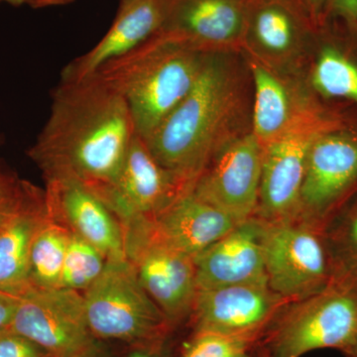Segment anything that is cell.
Here are the masks:
<instances>
[{
  "mask_svg": "<svg viewBox=\"0 0 357 357\" xmlns=\"http://www.w3.org/2000/svg\"><path fill=\"white\" fill-rule=\"evenodd\" d=\"M324 20L335 21L357 33V0H328Z\"/></svg>",
  "mask_w": 357,
  "mask_h": 357,
  "instance_id": "obj_28",
  "label": "cell"
},
{
  "mask_svg": "<svg viewBox=\"0 0 357 357\" xmlns=\"http://www.w3.org/2000/svg\"><path fill=\"white\" fill-rule=\"evenodd\" d=\"M314 27L297 0H252L243 49L277 70L311 44Z\"/></svg>",
  "mask_w": 357,
  "mask_h": 357,
  "instance_id": "obj_17",
  "label": "cell"
},
{
  "mask_svg": "<svg viewBox=\"0 0 357 357\" xmlns=\"http://www.w3.org/2000/svg\"><path fill=\"white\" fill-rule=\"evenodd\" d=\"M259 344L251 338L194 332L181 357H255Z\"/></svg>",
  "mask_w": 357,
  "mask_h": 357,
  "instance_id": "obj_26",
  "label": "cell"
},
{
  "mask_svg": "<svg viewBox=\"0 0 357 357\" xmlns=\"http://www.w3.org/2000/svg\"><path fill=\"white\" fill-rule=\"evenodd\" d=\"M75 0H24L25 6L34 9L48 8V7L64 6L72 3Z\"/></svg>",
  "mask_w": 357,
  "mask_h": 357,
  "instance_id": "obj_33",
  "label": "cell"
},
{
  "mask_svg": "<svg viewBox=\"0 0 357 357\" xmlns=\"http://www.w3.org/2000/svg\"><path fill=\"white\" fill-rule=\"evenodd\" d=\"M232 52H210L188 95L146 141L150 151L194 185L211 158L236 132L246 107V81Z\"/></svg>",
  "mask_w": 357,
  "mask_h": 357,
  "instance_id": "obj_2",
  "label": "cell"
},
{
  "mask_svg": "<svg viewBox=\"0 0 357 357\" xmlns=\"http://www.w3.org/2000/svg\"><path fill=\"white\" fill-rule=\"evenodd\" d=\"M136 134L126 100L100 77L61 81L28 156L44 178H74L95 189L115 177Z\"/></svg>",
  "mask_w": 357,
  "mask_h": 357,
  "instance_id": "obj_1",
  "label": "cell"
},
{
  "mask_svg": "<svg viewBox=\"0 0 357 357\" xmlns=\"http://www.w3.org/2000/svg\"><path fill=\"white\" fill-rule=\"evenodd\" d=\"M93 351L88 352V354H82V356H75V357H93Z\"/></svg>",
  "mask_w": 357,
  "mask_h": 357,
  "instance_id": "obj_37",
  "label": "cell"
},
{
  "mask_svg": "<svg viewBox=\"0 0 357 357\" xmlns=\"http://www.w3.org/2000/svg\"><path fill=\"white\" fill-rule=\"evenodd\" d=\"M357 196V129L351 124L321 134L312 143L296 220L325 232Z\"/></svg>",
  "mask_w": 357,
  "mask_h": 357,
  "instance_id": "obj_9",
  "label": "cell"
},
{
  "mask_svg": "<svg viewBox=\"0 0 357 357\" xmlns=\"http://www.w3.org/2000/svg\"><path fill=\"white\" fill-rule=\"evenodd\" d=\"M357 335V280L338 277L316 295L291 302L259 344L271 357H301L321 349L344 352Z\"/></svg>",
  "mask_w": 357,
  "mask_h": 357,
  "instance_id": "obj_4",
  "label": "cell"
},
{
  "mask_svg": "<svg viewBox=\"0 0 357 357\" xmlns=\"http://www.w3.org/2000/svg\"><path fill=\"white\" fill-rule=\"evenodd\" d=\"M70 232L50 218L42 225L32 244L28 267V286L61 288L63 268Z\"/></svg>",
  "mask_w": 357,
  "mask_h": 357,
  "instance_id": "obj_23",
  "label": "cell"
},
{
  "mask_svg": "<svg viewBox=\"0 0 357 357\" xmlns=\"http://www.w3.org/2000/svg\"><path fill=\"white\" fill-rule=\"evenodd\" d=\"M126 1V0H119V2Z\"/></svg>",
  "mask_w": 357,
  "mask_h": 357,
  "instance_id": "obj_38",
  "label": "cell"
},
{
  "mask_svg": "<svg viewBox=\"0 0 357 357\" xmlns=\"http://www.w3.org/2000/svg\"><path fill=\"white\" fill-rule=\"evenodd\" d=\"M252 0H169L158 33L210 53L243 49Z\"/></svg>",
  "mask_w": 357,
  "mask_h": 357,
  "instance_id": "obj_15",
  "label": "cell"
},
{
  "mask_svg": "<svg viewBox=\"0 0 357 357\" xmlns=\"http://www.w3.org/2000/svg\"><path fill=\"white\" fill-rule=\"evenodd\" d=\"M264 259L268 286L290 302L321 292L335 279L325 232L296 218L266 222Z\"/></svg>",
  "mask_w": 357,
  "mask_h": 357,
  "instance_id": "obj_7",
  "label": "cell"
},
{
  "mask_svg": "<svg viewBox=\"0 0 357 357\" xmlns=\"http://www.w3.org/2000/svg\"><path fill=\"white\" fill-rule=\"evenodd\" d=\"M206 55L157 33L95 75L123 98L136 133L147 139L191 91Z\"/></svg>",
  "mask_w": 357,
  "mask_h": 357,
  "instance_id": "obj_3",
  "label": "cell"
},
{
  "mask_svg": "<svg viewBox=\"0 0 357 357\" xmlns=\"http://www.w3.org/2000/svg\"><path fill=\"white\" fill-rule=\"evenodd\" d=\"M325 236L335 278L357 274V196L330 223Z\"/></svg>",
  "mask_w": 357,
  "mask_h": 357,
  "instance_id": "obj_24",
  "label": "cell"
},
{
  "mask_svg": "<svg viewBox=\"0 0 357 357\" xmlns=\"http://www.w3.org/2000/svg\"><path fill=\"white\" fill-rule=\"evenodd\" d=\"M314 26L321 24L328 0H297Z\"/></svg>",
  "mask_w": 357,
  "mask_h": 357,
  "instance_id": "obj_31",
  "label": "cell"
},
{
  "mask_svg": "<svg viewBox=\"0 0 357 357\" xmlns=\"http://www.w3.org/2000/svg\"><path fill=\"white\" fill-rule=\"evenodd\" d=\"M354 276H356V280H357V274L354 275Z\"/></svg>",
  "mask_w": 357,
  "mask_h": 357,
  "instance_id": "obj_39",
  "label": "cell"
},
{
  "mask_svg": "<svg viewBox=\"0 0 357 357\" xmlns=\"http://www.w3.org/2000/svg\"><path fill=\"white\" fill-rule=\"evenodd\" d=\"M83 295L86 321L95 338L133 347L162 344L174 326L126 258L107 261L100 278Z\"/></svg>",
  "mask_w": 357,
  "mask_h": 357,
  "instance_id": "obj_5",
  "label": "cell"
},
{
  "mask_svg": "<svg viewBox=\"0 0 357 357\" xmlns=\"http://www.w3.org/2000/svg\"><path fill=\"white\" fill-rule=\"evenodd\" d=\"M257 356L258 357H271L269 356V354H267L266 351H263V349H259V347H258V349H257Z\"/></svg>",
  "mask_w": 357,
  "mask_h": 357,
  "instance_id": "obj_36",
  "label": "cell"
},
{
  "mask_svg": "<svg viewBox=\"0 0 357 357\" xmlns=\"http://www.w3.org/2000/svg\"><path fill=\"white\" fill-rule=\"evenodd\" d=\"M123 227L126 258L142 287L173 326L189 319L199 291L194 258L160 239L151 220Z\"/></svg>",
  "mask_w": 357,
  "mask_h": 357,
  "instance_id": "obj_8",
  "label": "cell"
},
{
  "mask_svg": "<svg viewBox=\"0 0 357 357\" xmlns=\"http://www.w3.org/2000/svg\"><path fill=\"white\" fill-rule=\"evenodd\" d=\"M290 303L268 285L199 290L189 319L194 332L251 338L260 342Z\"/></svg>",
  "mask_w": 357,
  "mask_h": 357,
  "instance_id": "obj_13",
  "label": "cell"
},
{
  "mask_svg": "<svg viewBox=\"0 0 357 357\" xmlns=\"http://www.w3.org/2000/svg\"><path fill=\"white\" fill-rule=\"evenodd\" d=\"M266 222L243 220L194 258L199 290L236 285H268L264 259Z\"/></svg>",
  "mask_w": 357,
  "mask_h": 357,
  "instance_id": "obj_16",
  "label": "cell"
},
{
  "mask_svg": "<svg viewBox=\"0 0 357 357\" xmlns=\"http://www.w3.org/2000/svg\"><path fill=\"white\" fill-rule=\"evenodd\" d=\"M169 0H126L119 2L114 22L100 41L69 63L61 81L77 82L96 74L103 66L122 57L161 30Z\"/></svg>",
  "mask_w": 357,
  "mask_h": 357,
  "instance_id": "obj_18",
  "label": "cell"
},
{
  "mask_svg": "<svg viewBox=\"0 0 357 357\" xmlns=\"http://www.w3.org/2000/svg\"><path fill=\"white\" fill-rule=\"evenodd\" d=\"M248 70L253 82L252 132L262 145L287 131L319 103L295 96L278 70L250 57Z\"/></svg>",
  "mask_w": 357,
  "mask_h": 357,
  "instance_id": "obj_22",
  "label": "cell"
},
{
  "mask_svg": "<svg viewBox=\"0 0 357 357\" xmlns=\"http://www.w3.org/2000/svg\"><path fill=\"white\" fill-rule=\"evenodd\" d=\"M107 259L81 237L70 234L61 288L84 294L102 274Z\"/></svg>",
  "mask_w": 357,
  "mask_h": 357,
  "instance_id": "obj_25",
  "label": "cell"
},
{
  "mask_svg": "<svg viewBox=\"0 0 357 357\" xmlns=\"http://www.w3.org/2000/svg\"><path fill=\"white\" fill-rule=\"evenodd\" d=\"M261 171L262 144L249 131L218 150L192 190L199 198L241 222L257 211Z\"/></svg>",
  "mask_w": 357,
  "mask_h": 357,
  "instance_id": "obj_12",
  "label": "cell"
},
{
  "mask_svg": "<svg viewBox=\"0 0 357 357\" xmlns=\"http://www.w3.org/2000/svg\"><path fill=\"white\" fill-rule=\"evenodd\" d=\"M255 357H258V356H257V354H256V356H255Z\"/></svg>",
  "mask_w": 357,
  "mask_h": 357,
  "instance_id": "obj_40",
  "label": "cell"
},
{
  "mask_svg": "<svg viewBox=\"0 0 357 357\" xmlns=\"http://www.w3.org/2000/svg\"><path fill=\"white\" fill-rule=\"evenodd\" d=\"M48 218L45 190L20 178L0 220V289L21 293L28 287L32 244Z\"/></svg>",
  "mask_w": 357,
  "mask_h": 357,
  "instance_id": "obj_19",
  "label": "cell"
},
{
  "mask_svg": "<svg viewBox=\"0 0 357 357\" xmlns=\"http://www.w3.org/2000/svg\"><path fill=\"white\" fill-rule=\"evenodd\" d=\"M151 223L155 234L164 243L195 258L239 222L190 189L152 218Z\"/></svg>",
  "mask_w": 357,
  "mask_h": 357,
  "instance_id": "obj_20",
  "label": "cell"
},
{
  "mask_svg": "<svg viewBox=\"0 0 357 357\" xmlns=\"http://www.w3.org/2000/svg\"><path fill=\"white\" fill-rule=\"evenodd\" d=\"M1 4H8V6L14 7L25 6L24 0H0V6Z\"/></svg>",
  "mask_w": 357,
  "mask_h": 357,
  "instance_id": "obj_35",
  "label": "cell"
},
{
  "mask_svg": "<svg viewBox=\"0 0 357 357\" xmlns=\"http://www.w3.org/2000/svg\"><path fill=\"white\" fill-rule=\"evenodd\" d=\"M128 357H166L163 354V344L134 347L133 351Z\"/></svg>",
  "mask_w": 357,
  "mask_h": 357,
  "instance_id": "obj_32",
  "label": "cell"
},
{
  "mask_svg": "<svg viewBox=\"0 0 357 357\" xmlns=\"http://www.w3.org/2000/svg\"><path fill=\"white\" fill-rule=\"evenodd\" d=\"M347 357H357V335L352 344L344 351Z\"/></svg>",
  "mask_w": 357,
  "mask_h": 357,
  "instance_id": "obj_34",
  "label": "cell"
},
{
  "mask_svg": "<svg viewBox=\"0 0 357 357\" xmlns=\"http://www.w3.org/2000/svg\"><path fill=\"white\" fill-rule=\"evenodd\" d=\"M192 188L162 166L146 141L136 134L115 177L91 190L124 225L143 218L152 220Z\"/></svg>",
  "mask_w": 357,
  "mask_h": 357,
  "instance_id": "obj_11",
  "label": "cell"
},
{
  "mask_svg": "<svg viewBox=\"0 0 357 357\" xmlns=\"http://www.w3.org/2000/svg\"><path fill=\"white\" fill-rule=\"evenodd\" d=\"M347 126L337 110L319 105L278 137L262 145V171L256 217L268 222L292 220L299 211L301 191L312 143L321 134Z\"/></svg>",
  "mask_w": 357,
  "mask_h": 357,
  "instance_id": "obj_6",
  "label": "cell"
},
{
  "mask_svg": "<svg viewBox=\"0 0 357 357\" xmlns=\"http://www.w3.org/2000/svg\"><path fill=\"white\" fill-rule=\"evenodd\" d=\"M8 330L27 338L52 357H75L95 349L84 295L66 288L28 286L20 293Z\"/></svg>",
  "mask_w": 357,
  "mask_h": 357,
  "instance_id": "obj_10",
  "label": "cell"
},
{
  "mask_svg": "<svg viewBox=\"0 0 357 357\" xmlns=\"http://www.w3.org/2000/svg\"><path fill=\"white\" fill-rule=\"evenodd\" d=\"M20 182V178L16 174L0 163V220L8 210Z\"/></svg>",
  "mask_w": 357,
  "mask_h": 357,
  "instance_id": "obj_29",
  "label": "cell"
},
{
  "mask_svg": "<svg viewBox=\"0 0 357 357\" xmlns=\"http://www.w3.org/2000/svg\"><path fill=\"white\" fill-rule=\"evenodd\" d=\"M20 297V293L0 289V332L10 326Z\"/></svg>",
  "mask_w": 357,
  "mask_h": 357,
  "instance_id": "obj_30",
  "label": "cell"
},
{
  "mask_svg": "<svg viewBox=\"0 0 357 357\" xmlns=\"http://www.w3.org/2000/svg\"><path fill=\"white\" fill-rule=\"evenodd\" d=\"M318 45L310 84L325 100H342L357 107V33L335 21L324 20L314 30Z\"/></svg>",
  "mask_w": 357,
  "mask_h": 357,
  "instance_id": "obj_21",
  "label": "cell"
},
{
  "mask_svg": "<svg viewBox=\"0 0 357 357\" xmlns=\"http://www.w3.org/2000/svg\"><path fill=\"white\" fill-rule=\"evenodd\" d=\"M44 180L52 220L95 246L107 261L126 258L123 225L98 195L74 178Z\"/></svg>",
  "mask_w": 357,
  "mask_h": 357,
  "instance_id": "obj_14",
  "label": "cell"
},
{
  "mask_svg": "<svg viewBox=\"0 0 357 357\" xmlns=\"http://www.w3.org/2000/svg\"><path fill=\"white\" fill-rule=\"evenodd\" d=\"M0 357H52L33 344L10 330L0 332Z\"/></svg>",
  "mask_w": 357,
  "mask_h": 357,
  "instance_id": "obj_27",
  "label": "cell"
}]
</instances>
